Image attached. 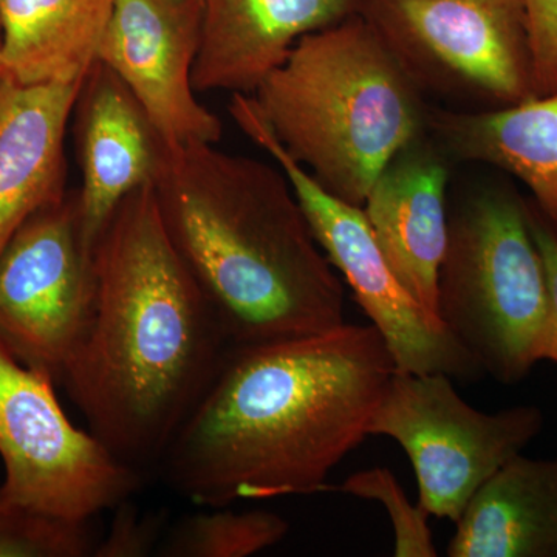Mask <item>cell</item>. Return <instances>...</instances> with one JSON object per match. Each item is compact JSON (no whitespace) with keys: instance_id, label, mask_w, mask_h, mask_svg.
Masks as SVG:
<instances>
[{"instance_id":"cell-7","label":"cell","mask_w":557,"mask_h":557,"mask_svg":"<svg viewBox=\"0 0 557 557\" xmlns=\"http://www.w3.org/2000/svg\"><path fill=\"white\" fill-rule=\"evenodd\" d=\"M228 110L239 129L287 175L314 239L333 269L346 278L359 307L380 333L394 359L395 370L418 375L443 373L460 381L485 375L442 319L424 309L395 276L364 209L322 189L285 152L251 97L233 95Z\"/></svg>"},{"instance_id":"cell-15","label":"cell","mask_w":557,"mask_h":557,"mask_svg":"<svg viewBox=\"0 0 557 557\" xmlns=\"http://www.w3.org/2000/svg\"><path fill=\"white\" fill-rule=\"evenodd\" d=\"M81 83L0 81V251L67 193L65 135Z\"/></svg>"},{"instance_id":"cell-23","label":"cell","mask_w":557,"mask_h":557,"mask_svg":"<svg viewBox=\"0 0 557 557\" xmlns=\"http://www.w3.org/2000/svg\"><path fill=\"white\" fill-rule=\"evenodd\" d=\"M539 97L557 91V0H522Z\"/></svg>"},{"instance_id":"cell-21","label":"cell","mask_w":557,"mask_h":557,"mask_svg":"<svg viewBox=\"0 0 557 557\" xmlns=\"http://www.w3.org/2000/svg\"><path fill=\"white\" fill-rule=\"evenodd\" d=\"M329 491L379 502L383 505L394 528V556H438L434 536L428 525V512L420 505L410 504L405 490L391 469L372 468L359 471L341 485L327 483L324 493Z\"/></svg>"},{"instance_id":"cell-1","label":"cell","mask_w":557,"mask_h":557,"mask_svg":"<svg viewBox=\"0 0 557 557\" xmlns=\"http://www.w3.org/2000/svg\"><path fill=\"white\" fill-rule=\"evenodd\" d=\"M394 372L373 325L231 347L156 472L203 508L324 493Z\"/></svg>"},{"instance_id":"cell-19","label":"cell","mask_w":557,"mask_h":557,"mask_svg":"<svg viewBox=\"0 0 557 557\" xmlns=\"http://www.w3.org/2000/svg\"><path fill=\"white\" fill-rule=\"evenodd\" d=\"M289 523L265 509L231 511L208 508L180 520L161 539L156 555L164 557H248L284 541Z\"/></svg>"},{"instance_id":"cell-11","label":"cell","mask_w":557,"mask_h":557,"mask_svg":"<svg viewBox=\"0 0 557 557\" xmlns=\"http://www.w3.org/2000/svg\"><path fill=\"white\" fill-rule=\"evenodd\" d=\"M205 0H115L97 61L134 94L164 141L219 145L222 121L193 84Z\"/></svg>"},{"instance_id":"cell-18","label":"cell","mask_w":557,"mask_h":557,"mask_svg":"<svg viewBox=\"0 0 557 557\" xmlns=\"http://www.w3.org/2000/svg\"><path fill=\"white\" fill-rule=\"evenodd\" d=\"M115 0H0L3 76L75 83L97 61Z\"/></svg>"},{"instance_id":"cell-2","label":"cell","mask_w":557,"mask_h":557,"mask_svg":"<svg viewBox=\"0 0 557 557\" xmlns=\"http://www.w3.org/2000/svg\"><path fill=\"white\" fill-rule=\"evenodd\" d=\"M94 310L61 381L89 431L148 475L233 347L164 228L153 186L94 248Z\"/></svg>"},{"instance_id":"cell-12","label":"cell","mask_w":557,"mask_h":557,"mask_svg":"<svg viewBox=\"0 0 557 557\" xmlns=\"http://www.w3.org/2000/svg\"><path fill=\"white\" fill-rule=\"evenodd\" d=\"M70 123L84 230L95 248L121 201L153 185L166 141L126 84L100 61L84 75Z\"/></svg>"},{"instance_id":"cell-25","label":"cell","mask_w":557,"mask_h":557,"mask_svg":"<svg viewBox=\"0 0 557 557\" xmlns=\"http://www.w3.org/2000/svg\"><path fill=\"white\" fill-rule=\"evenodd\" d=\"M3 78V42H2V27H0V81Z\"/></svg>"},{"instance_id":"cell-20","label":"cell","mask_w":557,"mask_h":557,"mask_svg":"<svg viewBox=\"0 0 557 557\" xmlns=\"http://www.w3.org/2000/svg\"><path fill=\"white\" fill-rule=\"evenodd\" d=\"M89 522L0 505V557L94 556Z\"/></svg>"},{"instance_id":"cell-5","label":"cell","mask_w":557,"mask_h":557,"mask_svg":"<svg viewBox=\"0 0 557 557\" xmlns=\"http://www.w3.org/2000/svg\"><path fill=\"white\" fill-rule=\"evenodd\" d=\"M548 282L527 201L504 185L474 186L449 207L438 318L486 375L520 383L544 361Z\"/></svg>"},{"instance_id":"cell-17","label":"cell","mask_w":557,"mask_h":557,"mask_svg":"<svg viewBox=\"0 0 557 557\" xmlns=\"http://www.w3.org/2000/svg\"><path fill=\"white\" fill-rule=\"evenodd\" d=\"M456 523L449 557H557V457L511 458Z\"/></svg>"},{"instance_id":"cell-24","label":"cell","mask_w":557,"mask_h":557,"mask_svg":"<svg viewBox=\"0 0 557 557\" xmlns=\"http://www.w3.org/2000/svg\"><path fill=\"white\" fill-rule=\"evenodd\" d=\"M527 214L548 282V335L544 361L557 364V223L548 219L534 201H527Z\"/></svg>"},{"instance_id":"cell-14","label":"cell","mask_w":557,"mask_h":557,"mask_svg":"<svg viewBox=\"0 0 557 557\" xmlns=\"http://www.w3.org/2000/svg\"><path fill=\"white\" fill-rule=\"evenodd\" d=\"M359 5L361 0H205L194 89L251 97L304 36L355 16Z\"/></svg>"},{"instance_id":"cell-13","label":"cell","mask_w":557,"mask_h":557,"mask_svg":"<svg viewBox=\"0 0 557 557\" xmlns=\"http://www.w3.org/2000/svg\"><path fill=\"white\" fill-rule=\"evenodd\" d=\"M448 156L426 135L399 150L362 209L388 267L438 317V274L448 245Z\"/></svg>"},{"instance_id":"cell-22","label":"cell","mask_w":557,"mask_h":557,"mask_svg":"<svg viewBox=\"0 0 557 557\" xmlns=\"http://www.w3.org/2000/svg\"><path fill=\"white\" fill-rule=\"evenodd\" d=\"M108 536L97 542L95 557H143L157 552L161 542L163 518L141 515L131 498L116 505Z\"/></svg>"},{"instance_id":"cell-16","label":"cell","mask_w":557,"mask_h":557,"mask_svg":"<svg viewBox=\"0 0 557 557\" xmlns=\"http://www.w3.org/2000/svg\"><path fill=\"white\" fill-rule=\"evenodd\" d=\"M440 149L486 163L525 183L539 209L557 223V91L482 112L429 113Z\"/></svg>"},{"instance_id":"cell-3","label":"cell","mask_w":557,"mask_h":557,"mask_svg":"<svg viewBox=\"0 0 557 557\" xmlns=\"http://www.w3.org/2000/svg\"><path fill=\"white\" fill-rule=\"evenodd\" d=\"M164 228L231 346L339 327L344 287L281 168L215 145H164Z\"/></svg>"},{"instance_id":"cell-4","label":"cell","mask_w":557,"mask_h":557,"mask_svg":"<svg viewBox=\"0 0 557 557\" xmlns=\"http://www.w3.org/2000/svg\"><path fill=\"white\" fill-rule=\"evenodd\" d=\"M421 95L358 13L304 36L251 98L322 189L362 208L391 160L426 135Z\"/></svg>"},{"instance_id":"cell-10","label":"cell","mask_w":557,"mask_h":557,"mask_svg":"<svg viewBox=\"0 0 557 557\" xmlns=\"http://www.w3.org/2000/svg\"><path fill=\"white\" fill-rule=\"evenodd\" d=\"M94 247L78 189L32 215L0 251V341L60 380L94 310Z\"/></svg>"},{"instance_id":"cell-9","label":"cell","mask_w":557,"mask_h":557,"mask_svg":"<svg viewBox=\"0 0 557 557\" xmlns=\"http://www.w3.org/2000/svg\"><path fill=\"white\" fill-rule=\"evenodd\" d=\"M544 421L533 405L494 413L474 409L443 373L395 370L369 435L397 442L416 471L417 504L429 516L457 522L479 487L522 454Z\"/></svg>"},{"instance_id":"cell-8","label":"cell","mask_w":557,"mask_h":557,"mask_svg":"<svg viewBox=\"0 0 557 557\" xmlns=\"http://www.w3.org/2000/svg\"><path fill=\"white\" fill-rule=\"evenodd\" d=\"M54 381L0 341V505L90 522L134 496L146 475L73 426Z\"/></svg>"},{"instance_id":"cell-6","label":"cell","mask_w":557,"mask_h":557,"mask_svg":"<svg viewBox=\"0 0 557 557\" xmlns=\"http://www.w3.org/2000/svg\"><path fill=\"white\" fill-rule=\"evenodd\" d=\"M421 94L507 108L539 97L522 0H361Z\"/></svg>"}]
</instances>
